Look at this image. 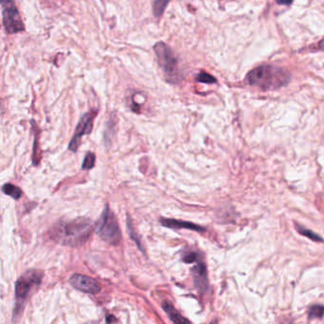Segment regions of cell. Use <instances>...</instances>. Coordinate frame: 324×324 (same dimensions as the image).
Wrapping results in <instances>:
<instances>
[{"label":"cell","instance_id":"8fae6325","mask_svg":"<svg viewBox=\"0 0 324 324\" xmlns=\"http://www.w3.org/2000/svg\"><path fill=\"white\" fill-rule=\"evenodd\" d=\"M162 309L168 315L169 319L172 321L173 324H191V323L187 319L182 317V315L175 309V307L172 305V304H170L169 302L166 301V302L162 303Z\"/></svg>","mask_w":324,"mask_h":324},{"label":"cell","instance_id":"3957f363","mask_svg":"<svg viewBox=\"0 0 324 324\" xmlns=\"http://www.w3.org/2000/svg\"><path fill=\"white\" fill-rule=\"evenodd\" d=\"M154 52L165 80L172 84L179 83V63L172 49L163 42H158L154 46Z\"/></svg>","mask_w":324,"mask_h":324},{"label":"cell","instance_id":"ffe728a7","mask_svg":"<svg viewBox=\"0 0 324 324\" xmlns=\"http://www.w3.org/2000/svg\"><path fill=\"white\" fill-rule=\"evenodd\" d=\"M278 4H283V5H290L292 4L291 1H278Z\"/></svg>","mask_w":324,"mask_h":324},{"label":"cell","instance_id":"ac0fdd59","mask_svg":"<svg viewBox=\"0 0 324 324\" xmlns=\"http://www.w3.org/2000/svg\"><path fill=\"white\" fill-rule=\"evenodd\" d=\"M182 260H183L185 263H187V264H189V263H193V262H196V261L198 260V255H197L196 253H189V254L185 255V256L182 258Z\"/></svg>","mask_w":324,"mask_h":324},{"label":"cell","instance_id":"e0dca14e","mask_svg":"<svg viewBox=\"0 0 324 324\" xmlns=\"http://www.w3.org/2000/svg\"><path fill=\"white\" fill-rule=\"evenodd\" d=\"M196 80H197V81L202 82V83H205V84H213V83H216V82H217L215 77H213L212 75H210L209 73L204 72H201L197 75Z\"/></svg>","mask_w":324,"mask_h":324},{"label":"cell","instance_id":"d6986e66","mask_svg":"<svg viewBox=\"0 0 324 324\" xmlns=\"http://www.w3.org/2000/svg\"><path fill=\"white\" fill-rule=\"evenodd\" d=\"M319 48L321 49V50H323V51H324V39H323V40L320 41L319 42Z\"/></svg>","mask_w":324,"mask_h":324},{"label":"cell","instance_id":"52a82bcc","mask_svg":"<svg viewBox=\"0 0 324 324\" xmlns=\"http://www.w3.org/2000/svg\"><path fill=\"white\" fill-rule=\"evenodd\" d=\"M96 115H97V111H90L82 117L81 120L78 123V125L75 128V133L69 144V149L71 151L75 152L80 145L82 136L88 135L92 131L93 121H94V118L96 117Z\"/></svg>","mask_w":324,"mask_h":324},{"label":"cell","instance_id":"277c9868","mask_svg":"<svg viewBox=\"0 0 324 324\" xmlns=\"http://www.w3.org/2000/svg\"><path fill=\"white\" fill-rule=\"evenodd\" d=\"M43 278V273L36 270H31L25 273L16 284V297L18 304L15 309V316L18 315V311L22 310L27 298L32 289L39 285Z\"/></svg>","mask_w":324,"mask_h":324},{"label":"cell","instance_id":"5b68a950","mask_svg":"<svg viewBox=\"0 0 324 324\" xmlns=\"http://www.w3.org/2000/svg\"><path fill=\"white\" fill-rule=\"evenodd\" d=\"M98 235L102 239L110 244H118L121 242L120 227L115 215L110 211L108 205L106 206L98 224Z\"/></svg>","mask_w":324,"mask_h":324},{"label":"cell","instance_id":"2e32d148","mask_svg":"<svg viewBox=\"0 0 324 324\" xmlns=\"http://www.w3.org/2000/svg\"><path fill=\"white\" fill-rule=\"evenodd\" d=\"M95 164V155L92 152H88L85 156L84 162L82 163V168L85 170L91 169Z\"/></svg>","mask_w":324,"mask_h":324},{"label":"cell","instance_id":"ba28073f","mask_svg":"<svg viewBox=\"0 0 324 324\" xmlns=\"http://www.w3.org/2000/svg\"><path fill=\"white\" fill-rule=\"evenodd\" d=\"M70 283L74 288L84 293L97 294L101 291V286L96 280L81 274L72 275L70 279Z\"/></svg>","mask_w":324,"mask_h":324},{"label":"cell","instance_id":"9c48e42d","mask_svg":"<svg viewBox=\"0 0 324 324\" xmlns=\"http://www.w3.org/2000/svg\"><path fill=\"white\" fill-rule=\"evenodd\" d=\"M192 276L196 289L200 293H204L208 288L207 270L205 264L199 263L196 266H194L192 269Z\"/></svg>","mask_w":324,"mask_h":324},{"label":"cell","instance_id":"30bf717a","mask_svg":"<svg viewBox=\"0 0 324 324\" xmlns=\"http://www.w3.org/2000/svg\"><path fill=\"white\" fill-rule=\"evenodd\" d=\"M161 223L165 227L173 228V229H180V228H185V229H190V230H195L198 232H203L205 229L193 223L185 222V221H179V220H173V219H161Z\"/></svg>","mask_w":324,"mask_h":324},{"label":"cell","instance_id":"7a4b0ae2","mask_svg":"<svg viewBox=\"0 0 324 324\" xmlns=\"http://www.w3.org/2000/svg\"><path fill=\"white\" fill-rule=\"evenodd\" d=\"M290 80V73L282 68L272 65H262L246 75V82L250 86H255L267 90H276L285 86Z\"/></svg>","mask_w":324,"mask_h":324},{"label":"cell","instance_id":"7c38bea8","mask_svg":"<svg viewBox=\"0 0 324 324\" xmlns=\"http://www.w3.org/2000/svg\"><path fill=\"white\" fill-rule=\"evenodd\" d=\"M296 228H297L298 232H299L301 235L304 236V237H307V238H309L310 240H312V241H314V242H317V243H324V239H323L320 235H318L317 233L313 232L312 230H310V229H308V228H305L303 225L298 224V223L296 224Z\"/></svg>","mask_w":324,"mask_h":324},{"label":"cell","instance_id":"8992f818","mask_svg":"<svg viewBox=\"0 0 324 324\" xmlns=\"http://www.w3.org/2000/svg\"><path fill=\"white\" fill-rule=\"evenodd\" d=\"M1 8L3 25L6 32L13 35L24 31L25 26L16 4L12 1H2Z\"/></svg>","mask_w":324,"mask_h":324},{"label":"cell","instance_id":"5bb4252c","mask_svg":"<svg viewBox=\"0 0 324 324\" xmlns=\"http://www.w3.org/2000/svg\"><path fill=\"white\" fill-rule=\"evenodd\" d=\"M324 316V306L321 304L313 305L309 308L308 317L309 319H322Z\"/></svg>","mask_w":324,"mask_h":324},{"label":"cell","instance_id":"6da1fadb","mask_svg":"<svg viewBox=\"0 0 324 324\" xmlns=\"http://www.w3.org/2000/svg\"><path fill=\"white\" fill-rule=\"evenodd\" d=\"M92 231L91 223L84 218L57 223L51 231V237L56 243L78 246L86 243Z\"/></svg>","mask_w":324,"mask_h":324},{"label":"cell","instance_id":"9a60e30c","mask_svg":"<svg viewBox=\"0 0 324 324\" xmlns=\"http://www.w3.org/2000/svg\"><path fill=\"white\" fill-rule=\"evenodd\" d=\"M169 4L168 1H154L153 2V14L156 18H160L162 17V13L164 12L166 6Z\"/></svg>","mask_w":324,"mask_h":324},{"label":"cell","instance_id":"4fadbf2b","mask_svg":"<svg viewBox=\"0 0 324 324\" xmlns=\"http://www.w3.org/2000/svg\"><path fill=\"white\" fill-rule=\"evenodd\" d=\"M3 192L9 196H11L12 198H14L15 200H18L22 195V191L20 188L15 184L12 183H6L3 185Z\"/></svg>","mask_w":324,"mask_h":324}]
</instances>
